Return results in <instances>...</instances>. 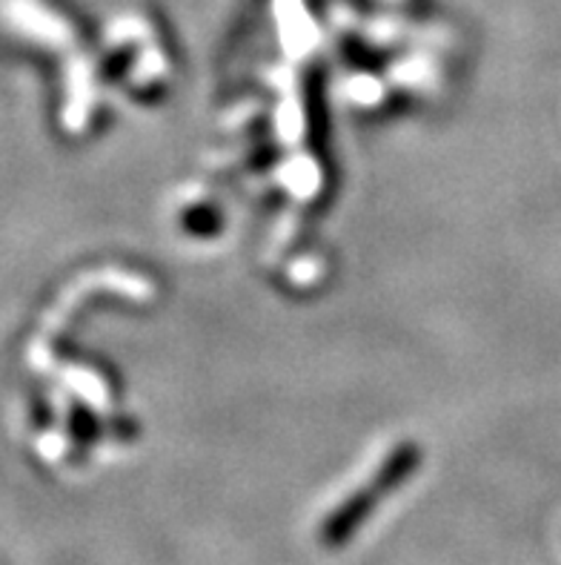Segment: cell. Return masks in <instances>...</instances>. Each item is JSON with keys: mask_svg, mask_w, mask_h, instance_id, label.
Masks as SVG:
<instances>
[{"mask_svg": "<svg viewBox=\"0 0 561 565\" xmlns=\"http://www.w3.org/2000/svg\"><path fill=\"white\" fill-rule=\"evenodd\" d=\"M370 509H373V497L367 494L353 497L342 511H335V514L327 520V525H324V543L333 545V548L335 545L347 543V540L356 534L358 525L364 523V516L370 514Z\"/></svg>", "mask_w": 561, "mask_h": 565, "instance_id": "obj_1", "label": "cell"}]
</instances>
